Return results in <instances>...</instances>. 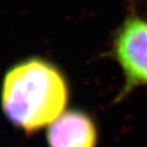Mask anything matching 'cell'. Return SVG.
Returning <instances> with one entry per match:
<instances>
[{
    "mask_svg": "<svg viewBox=\"0 0 147 147\" xmlns=\"http://www.w3.org/2000/svg\"><path fill=\"white\" fill-rule=\"evenodd\" d=\"M68 98L65 79L46 60L27 59L5 75L1 92L3 112L12 124L25 132L50 125L64 112Z\"/></svg>",
    "mask_w": 147,
    "mask_h": 147,
    "instance_id": "cell-1",
    "label": "cell"
},
{
    "mask_svg": "<svg viewBox=\"0 0 147 147\" xmlns=\"http://www.w3.org/2000/svg\"><path fill=\"white\" fill-rule=\"evenodd\" d=\"M115 53L126 80L125 89L147 84V21L127 19L118 32Z\"/></svg>",
    "mask_w": 147,
    "mask_h": 147,
    "instance_id": "cell-2",
    "label": "cell"
},
{
    "mask_svg": "<svg viewBox=\"0 0 147 147\" xmlns=\"http://www.w3.org/2000/svg\"><path fill=\"white\" fill-rule=\"evenodd\" d=\"M47 142L49 147H96L97 129L84 112L65 111L48 125Z\"/></svg>",
    "mask_w": 147,
    "mask_h": 147,
    "instance_id": "cell-3",
    "label": "cell"
}]
</instances>
